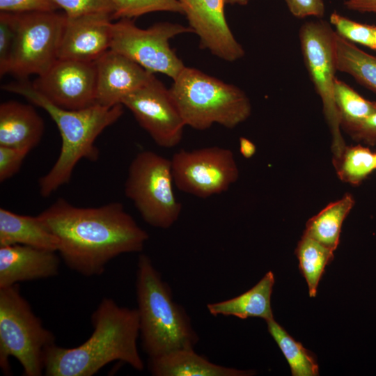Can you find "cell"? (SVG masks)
Instances as JSON below:
<instances>
[{
    "label": "cell",
    "instance_id": "6",
    "mask_svg": "<svg viewBox=\"0 0 376 376\" xmlns=\"http://www.w3.org/2000/svg\"><path fill=\"white\" fill-rule=\"evenodd\" d=\"M55 343L47 329L23 297L17 284L0 288V368L10 375L9 358L20 363L25 376L44 373L45 349Z\"/></svg>",
    "mask_w": 376,
    "mask_h": 376
},
{
    "label": "cell",
    "instance_id": "35",
    "mask_svg": "<svg viewBox=\"0 0 376 376\" xmlns=\"http://www.w3.org/2000/svg\"><path fill=\"white\" fill-rule=\"evenodd\" d=\"M291 14L299 19L313 17L321 19L325 11L323 0H285Z\"/></svg>",
    "mask_w": 376,
    "mask_h": 376
},
{
    "label": "cell",
    "instance_id": "39",
    "mask_svg": "<svg viewBox=\"0 0 376 376\" xmlns=\"http://www.w3.org/2000/svg\"><path fill=\"white\" fill-rule=\"evenodd\" d=\"M374 50H376V26L373 25Z\"/></svg>",
    "mask_w": 376,
    "mask_h": 376
},
{
    "label": "cell",
    "instance_id": "5",
    "mask_svg": "<svg viewBox=\"0 0 376 376\" xmlns=\"http://www.w3.org/2000/svg\"><path fill=\"white\" fill-rule=\"evenodd\" d=\"M173 81L169 90L186 126L203 130L216 123L233 128L251 113L242 89L198 69L185 66Z\"/></svg>",
    "mask_w": 376,
    "mask_h": 376
},
{
    "label": "cell",
    "instance_id": "9",
    "mask_svg": "<svg viewBox=\"0 0 376 376\" xmlns=\"http://www.w3.org/2000/svg\"><path fill=\"white\" fill-rule=\"evenodd\" d=\"M192 32L189 26L167 22L148 29L138 27L132 19L112 24L110 49L128 57L151 73H162L173 80L185 67L171 47L174 37Z\"/></svg>",
    "mask_w": 376,
    "mask_h": 376
},
{
    "label": "cell",
    "instance_id": "11",
    "mask_svg": "<svg viewBox=\"0 0 376 376\" xmlns=\"http://www.w3.org/2000/svg\"><path fill=\"white\" fill-rule=\"evenodd\" d=\"M171 162L178 189L203 198L227 191L239 178L234 155L225 148L180 150L173 155Z\"/></svg>",
    "mask_w": 376,
    "mask_h": 376
},
{
    "label": "cell",
    "instance_id": "27",
    "mask_svg": "<svg viewBox=\"0 0 376 376\" xmlns=\"http://www.w3.org/2000/svg\"><path fill=\"white\" fill-rule=\"evenodd\" d=\"M334 166L340 180L358 185L376 170L375 153L360 144L346 146L340 158Z\"/></svg>",
    "mask_w": 376,
    "mask_h": 376
},
{
    "label": "cell",
    "instance_id": "38",
    "mask_svg": "<svg viewBox=\"0 0 376 376\" xmlns=\"http://www.w3.org/2000/svg\"><path fill=\"white\" fill-rule=\"evenodd\" d=\"M225 1L228 4L245 6L249 3V0H225Z\"/></svg>",
    "mask_w": 376,
    "mask_h": 376
},
{
    "label": "cell",
    "instance_id": "14",
    "mask_svg": "<svg viewBox=\"0 0 376 376\" xmlns=\"http://www.w3.org/2000/svg\"><path fill=\"white\" fill-rule=\"evenodd\" d=\"M192 32L201 46L220 59L233 62L245 54L235 39L224 12L225 0H179Z\"/></svg>",
    "mask_w": 376,
    "mask_h": 376
},
{
    "label": "cell",
    "instance_id": "29",
    "mask_svg": "<svg viewBox=\"0 0 376 376\" xmlns=\"http://www.w3.org/2000/svg\"><path fill=\"white\" fill-rule=\"evenodd\" d=\"M329 23L334 27L335 32L346 40L375 49L373 25L353 21L336 12L331 14Z\"/></svg>",
    "mask_w": 376,
    "mask_h": 376
},
{
    "label": "cell",
    "instance_id": "26",
    "mask_svg": "<svg viewBox=\"0 0 376 376\" xmlns=\"http://www.w3.org/2000/svg\"><path fill=\"white\" fill-rule=\"evenodd\" d=\"M334 95L341 129L357 123L376 112V102L365 99L338 78L335 81Z\"/></svg>",
    "mask_w": 376,
    "mask_h": 376
},
{
    "label": "cell",
    "instance_id": "3",
    "mask_svg": "<svg viewBox=\"0 0 376 376\" xmlns=\"http://www.w3.org/2000/svg\"><path fill=\"white\" fill-rule=\"evenodd\" d=\"M2 89L20 95L43 109L60 132L62 144L58 157L38 182L40 194L43 197L49 196L70 181L79 160L87 159L95 162L98 159L99 150L94 145L95 139L123 113L122 104L113 107L95 104L77 110L63 109L49 101L32 84L26 83L3 85Z\"/></svg>",
    "mask_w": 376,
    "mask_h": 376
},
{
    "label": "cell",
    "instance_id": "7",
    "mask_svg": "<svg viewBox=\"0 0 376 376\" xmlns=\"http://www.w3.org/2000/svg\"><path fill=\"white\" fill-rule=\"evenodd\" d=\"M173 183L171 159L145 150L131 162L125 194L148 224L167 229L178 221L182 210Z\"/></svg>",
    "mask_w": 376,
    "mask_h": 376
},
{
    "label": "cell",
    "instance_id": "37",
    "mask_svg": "<svg viewBox=\"0 0 376 376\" xmlns=\"http://www.w3.org/2000/svg\"><path fill=\"white\" fill-rule=\"evenodd\" d=\"M240 151L245 158H251L256 153L255 144L245 137H240L239 140Z\"/></svg>",
    "mask_w": 376,
    "mask_h": 376
},
{
    "label": "cell",
    "instance_id": "17",
    "mask_svg": "<svg viewBox=\"0 0 376 376\" xmlns=\"http://www.w3.org/2000/svg\"><path fill=\"white\" fill-rule=\"evenodd\" d=\"M56 251L22 244L0 246V288L58 274Z\"/></svg>",
    "mask_w": 376,
    "mask_h": 376
},
{
    "label": "cell",
    "instance_id": "4",
    "mask_svg": "<svg viewBox=\"0 0 376 376\" xmlns=\"http://www.w3.org/2000/svg\"><path fill=\"white\" fill-rule=\"evenodd\" d=\"M136 292L139 335L149 359L180 349H194L199 337L189 316L173 300L169 285L146 254L138 258Z\"/></svg>",
    "mask_w": 376,
    "mask_h": 376
},
{
    "label": "cell",
    "instance_id": "20",
    "mask_svg": "<svg viewBox=\"0 0 376 376\" xmlns=\"http://www.w3.org/2000/svg\"><path fill=\"white\" fill-rule=\"evenodd\" d=\"M274 282V273L269 271L247 291L229 299L208 304L207 308L214 316H234L242 320L259 318L267 321L274 318L271 297Z\"/></svg>",
    "mask_w": 376,
    "mask_h": 376
},
{
    "label": "cell",
    "instance_id": "18",
    "mask_svg": "<svg viewBox=\"0 0 376 376\" xmlns=\"http://www.w3.org/2000/svg\"><path fill=\"white\" fill-rule=\"evenodd\" d=\"M45 125L33 106L17 101L0 104V146L31 150L40 141Z\"/></svg>",
    "mask_w": 376,
    "mask_h": 376
},
{
    "label": "cell",
    "instance_id": "8",
    "mask_svg": "<svg viewBox=\"0 0 376 376\" xmlns=\"http://www.w3.org/2000/svg\"><path fill=\"white\" fill-rule=\"evenodd\" d=\"M299 39L305 66L322 101L323 113L331 132L334 164L346 147L334 95L338 71L336 32L330 23L318 19L301 25Z\"/></svg>",
    "mask_w": 376,
    "mask_h": 376
},
{
    "label": "cell",
    "instance_id": "12",
    "mask_svg": "<svg viewBox=\"0 0 376 376\" xmlns=\"http://www.w3.org/2000/svg\"><path fill=\"white\" fill-rule=\"evenodd\" d=\"M122 104L158 146L172 148L181 141L186 125L169 88L155 76L125 97Z\"/></svg>",
    "mask_w": 376,
    "mask_h": 376
},
{
    "label": "cell",
    "instance_id": "31",
    "mask_svg": "<svg viewBox=\"0 0 376 376\" xmlns=\"http://www.w3.org/2000/svg\"><path fill=\"white\" fill-rule=\"evenodd\" d=\"M68 17L106 13L113 15L111 0H54ZM113 19V18H112Z\"/></svg>",
    "mask_w": 376,
    "mask_h": 376
},
{
    "label": "cell",
    "instance_id": "32",
    "mask_svg": "<svg viewBox=\"0 0 376 376\" xmlns=\"http://www.w3.org/2000/svg\"><path fill=\"white\" fill-rule=\"evenodd\" d=\"M59 8L54 0H0V10L3 13L55 12Z\"/></svg>",
    "mask_w": 376,
    "mask_h": 376
},
{
    "label": "cell",
    "instance_id": "15",
    "mask_svg": "<svg viewBox=\"0 0 376 376\" xmlns=\"http://www.w3.org/2000/svg\"><path fill=\"white\" fill-rule=\"evenodd\" d=\"M111 19L106 13L66 15L58 58L95 62L110 49Z\"/></svg>",
    "mask_w": 376,
    "mask_h": 376
},
{
    "label": "cell",
    "instance_id": "24",
    "mask_svg": "<svg viewBox=\"0 0 376 376\" xmlns=\"http://www.w3.org/2000/svg\"><path fill=\"white\" fill-rule=\"evenodd\" d=\"M334 252L304 234L298 242L295 253L299 260V269L306 281L311 297L316 296L318 284L325 267L334 259Z\"/></svg>",
    "mask_w": 376,
    "mask_h": 376
},
{
    "label": "cell",
    "instance_id": "16",
    "mask_svg": "<svg viewBox=\"0 0 376 376\" xmlns=\"http://www.w3.org/2000/svg\"><path fill=\"white\" fill-rule=\"evenodd\" d=\"M96 104L113 107L155 75L125 55L109 49L95 61Z\"/></svg>",
    "mask_w": 376,
    "mask_h": 376
},
{
    "label": "cell",
    "instance_id": "36",
    "mask_svg": "<svg viewBox=\"0 0 376 376\" xmlns=\"http://www.w3.org/2000/svg\"><path fill=\"white\" fill-rule=\"evenodd\" d=\"M343 3L350 10L376 15V0H345Z\"/></svg>",
    "mask_w": 376,
    "mask_h": 376
},
{
    "label": "cell",
    "instance_id": "22",
    "mask_svg": "<svg viewBox=\"0 0 376 376\" xmlns=\"http://www.w3.org/2000/svg\"><path fill=\"white\" fill-rule=\"evenodd\" d=\"M354 203L352 195L347 193L341 198L328 204L308 219L303 234L334 251L340 242L343 223Z\"/></svg>",
    "mask_w": 376,
    "mask_h": 376
},
{
    "label": "cell",
    "instance_id": "23",
    "mask_svg": "<svg viewBox=\"0 0 376 376\" xmlns=\"http://www.w3.org/2000/svg\"><path fill=\"white\" fill-rule=\"evenodd\" d=\"M338 71L352 76L376 93V56L369 54L336 33Z\"/></svg>",
    "mask_w": 376,
    "mask_h": 376
},
{
    "label": "cell",
    "instance_id": "2",
    "mask_svg": "<svg viewBox=\"0 0 376 376\" xmlns=\"http://www.w3.org/2000/svg\"><path fill=\"white\" fill-rule=\"evenodd\" d=\"M93 331L79 346L66 348L55 343L45 349L44 373L47 376H92L114 361L143 370L139 352V318L136 308L119 306L104 297L91 315Z\"/></svg>",
    "mask_w": 376,
    "mask_h": 376
},
{
    "label": "cell",
    "instance_id": "25",
    "mask_svg": "<svg viewBox=\"0 0 376 376\" xmlns=\"http://www.w3.org/2000/svg\"><path fill=\"white\" fill-rule=\"evenodd\" d=\"M265 322L269 334L288 361L291 375H319V366L313 354L294 339L274 318Z\"/></svg>",
    "mask_w": 376,
    "mask_h": 376
},
{
    "label": "cell",
    "instance_id": "1",
    "mask_svg": "<svg viewBox=\"0 0 376 376\" xmlns=\"http://www.w3.org/2000/svg\"><path fill=\"white\" fill-rule=\"evenodd\" d=\"M38 217L57 238L66 265L85 276L102 274L121 254L141 252L149 239L118 202L79 207L59 198Z\"/></svg>",
    "mask_w": 376,
    "mask_h": 376
},
{
    "label": "cell",
    "instance_id": "21",
    "mask_svg": "<svg viewBox=\"0 0 376 376\" xmlns=\"http://www.w3.org/2000/svg\"><path fill=\"white\" fill-rule=\"evenodd\" d=\"M22 244L57 251L58 242L38 216L0 208V246Z\"/></svg>",
    "mask_w": 376,
    "mask_h": 376
},
{
    "label": "cell",
    "instance_id": "34",
    "mask_svg": "<svg viewBox=\"0 0 376 376\" xmlns=\"http://www.w3.org/2000/svg\"><path fill=\"white\" fill-rule=\"evenodd\" d=\"M354 140L367 145L376 144V112L343 129Z\"/></svg>",
    "mask_w": 376,
    "mask_h": 376
},
{
    "label": "cell",
    "instance_id": "19",
    "mask_svg": "<svg viewBox=\"0 0 376 376\" xmlns=\"http://www.w3.org/2000/svg\"><path fill=\"white\" fill-rule=\"evenodd\" d=\"M149 369L155 376H249L255 374L253 370L214 363L196 353L194 348L180 349L149 359Z\"/></svg>",
    "mask_w": 376,
    "mask_h": 376
},
{
    "label": "cell",
    "instance_id": "10",
    "mask_svg": "<svg viewBox=\"0 0 376 376\" xmlns=\"http://www.w3.org/2000/svg\"><path fill=\"white\" fill-rule=\"evenodd\" d=\"M17 14V31L9 73L21 78L44 74L58 59L65 13Z\"/></svg>",
    "mask_w": 376,
    "mask_h": 376
},
{
    "label": "cell",
    "instance_id": "33",
    "mask_svg": "<svg viewBox=\"0 0 376 376\" xmlns=\"http://www.w3.org/2000/svg\"><path fill=\"white\" fill-rule=\"evenodd\" d=\"M31 150L26 148L0 146V182L10 178L19 170L22 164Z\"/></svg>",
    "mask_w": 376,
    "mask_h": 376
},
{
    "label": "cell",
    "instance_id": "40",
    "mask_svg": "<svg viewBox=\"0 0 376 376\" xmlns=\"http://www.w3.org/2000/svg\"><path fill=\"white\" fill-rule=\"evenodd\" d=\"M375 169H376V152L375 153Z\"/></svg>",
    "mask_w": 376,
    "mask_h": 376
},
{
    "label": "cell",
    "instance_id": "30",
    "mask_svg": "<svg viewBox=\"0 0 376 376\" xmlns=\"http://www.w3.org/2000/svg\"><path fill=\"white\" fill-rule=\"evenodd\" d=\"M17 14H0V75L9 73L10 61L16 38Z\"/></svg>",
    "mask_w": 376,
    "mask_h": 376
},
{
    "label": "cell",
    "instance_id": "28",
    "mask_svg": "<svg viewBox=\"0 0 376 376\" xmlns=\"http://www.w3.org/2000/svg\"><path fill=\"white\" fill-rule=\"evenodd\" d=\"M113 19H132L159 11L183 14L179 0H111Z\"/></svg>",
    "mask_w": 376,
    "mask_h": 376
},
{
    "label": "cell",
    "instance_id": "13",
    "mask_svg": "<svg viewBox=\"0 0 376 376\" xmlns=\"http://www.w3.org/2000/svg\"><path fill=\"white\" fill-rule=\"evenodd\" d=\"M33 87L54 104L65 109H81L96 104L95 62L58 58Z\"/></svg>",
    "mask_w": 376,
    "mask_h": 376
}]
</instances>
